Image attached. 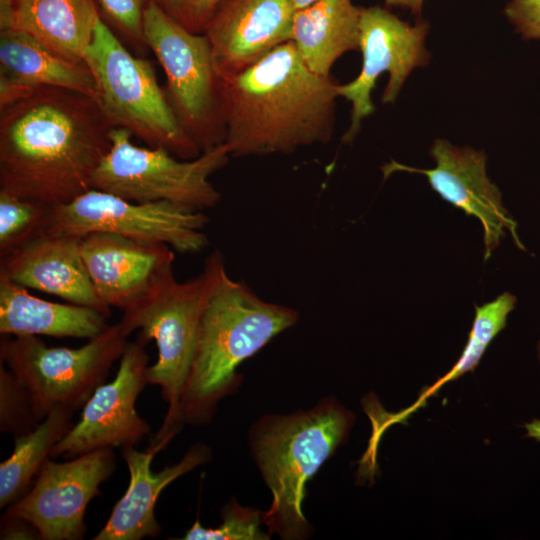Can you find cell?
Listing matches in <instances>:
<instances>
[{
    "label": "cell",
    "instance_id": "obj_1",
    "mask_svg": "<svg viewBox=\"0 0 540 540\" xmlns=\"http://www.w3.org/2000/svg\"><path fill=\"white\" fill-rule=\"evenodd\" d=\"M112 126L84 93L39 87L0 107V191L46 206L91 189Z\"/></svg>",
    "mask_w": 540,
    "mask_h": 540
},
{
    "label": "cell",
    "instance_id": "obj_2",
    "mask_svg": "<svg viewBox=\"0 0 540 540\" xmlns=\"http://www.w3.org/2000/svg\"><path fill=\"white\" fill-rule=\"evenodd\" d=\"M339 84L312 72L292 41L221 80L224 144L230 157L290 154L328 143Z\"/></svg>",
    "mask_w": 540,
    "mask_h": 540
},
{
    "label": "cell",
    "instance_id": "obj_3",
    "mask_svg": "<svg viewBox=\"0 0 540 540\" xmlns=\"http://www.w3.org/2000/svg\"><path fill=\"white\" fill-rule=\"evenodd\" d=\"M298 320L295 309L263 300L224 267L201 316L179 404L180 425L209 424L220 401L241 386L239 366Z\"/></svg>",
    "mask_w": 540,
    "mask_h": 540
},
{
    "label": "cell",
    "instance_id": "obj_4",
    "mask_svg": "<svg viewBox=\"0 0 540 540\" xmlns=\"http://www.w3.org/2000/svg\"><path fill=\"white\" fill-rule=\"evenodd\" d=\"M354 414L334 397L307 410L266 414L250 427L248 444L272 494L262 512L268 533L282 540H305L314 529L303 512L306 485L347 440Z\"/></svg>",
    "mask_w": 540,
    "mask_h": 540
},
{
    "label": "cell",
    "instance_id": "obj_5",
    "mask_svg": "<svg viewBox=\"0 0 540 540\" xmlns=\"http://www.w3.org/2000/svg\"><path fill=\"white\" fill-rule=\"evenodd\" d=\"M225 267L223 255L212 252L203 271L184 282H178L174 270L167 273L142 299L122 311L120 322L131 334L139 330L143 343L156 342L158 357L148 366L147 383L160 387L168 404L162 425L150 445L163 450L180 432L179 404L189 374L201 316Z\"/></svg>",
    "mask_w": 540,
    "mask_h": 540
},
{
    "label": "cell",
    "instance_id": "obj_6",
    "mask_svg": "<svg viewBox=\"0 0 540 540\" xmlns=\"http://www.w3.org/2000/svg\"><path fill=\"white\" fill-rule=\"evenodd\" d=\"M94 99L113 128H123L151 148L189 160L202 151L187 135L160 87L152 64L133 53L101 19L96 20L84 55Z\"/></svg>",
    "mask_w": 540,
    "mask_h": 540
},
{
    "label": "cell",
    "instance_id": "obj_7",
    "mask_svg": "<svg viewBox=\"0 0 540 540\" xmlns=\"http://www.w3.org/2000/svg\"><path fill=\"white\" fill-rule=\"evenodd\" d=\"M131 137L126 129L112 128L111 147L92 176L91 189L132 202L166 201L195 211L211 209L221 200L209 178L229 161L224 143L184 160L164 148L137 146Z\"/></svg>",
    "mask_w": 540,
    "mask_h": 540
},
{
    "label": "cell",
    "instance_id": "obj_8",
    "mask_svg": "<svg viewBox=\"0 0 540 540\" xmlns=\"http://www.w3.org/2000/svg\"><path fill=\"white\" fill-rule=\"evenodd\" d=\"M129 335L120 321L79 348L48 347L34 335H3L0 362L27 387L42 421L57 408L83 407L122 356Z\"/></svg>",
    "mask_w": 540,
    "mask_h": 540
},
{
    "label": "cell",
    "instance_id": "obj_9",
    "mask_svg": "<svg viewBox=\"0 0 540 540\" xmlns=\"http://www.w3.org/2000/svg\"><path fill=\"white\" fill-rule=\"evenodd\" d=\"M144 34L167 77V96L187 135L202 152L224 143L221 79L207 37L190 32L154 0L144 11Z\"/></svg>",
    "mask_w": 540,
    "mask_h": 540
},
{
    "label": "cell",
    "instance_id": "obj_10",
    "mask_svg": "<svg viewBox=\"0 0 540 540\" xmlns=\"http://www.w3.org/2000/svg\"><path fill=\"white\" fill-rule=\"evenodd\" d=\"M208 223L203 211L166 201L132 202L90 189L68 203L49 206L42 231L78 237L108 232L195 254L209 244L204 232Z\"/></svg>",
    "mask_w": 540,
    "mask_h": 540
},
{
    "label": "cell",
    "instance_id": "obj_11",
    "mask_svg": "<svg viewBox=\"0 0 540 540\" xmlns=\"http://www.w3.org/2000/svg\"><path fill=\"white\" fill-rule=\"evenodd\" d=\"M427 32L425 22L412 25L384 8H362L359 40L362 69L354 80L338 86L339 97L352 105L343 143H351L362 121L374 112L371 92L382 73L389 76L382 102L394 103L410 73L429 62L425 47Z\"/></svg>",
    "mask_w": 540,
    "mask_h": 540
},
{
    "label": "cell",
    "instance_id": "obj_12",
    "mask_svg": "<svg viewBox=\"0 0 540 540\" xmlns=\"http://www.w3.org/2000/svg\"><path fill=\"white\" fill-rule=\"evenodd\" d=\"M115 467L111 448L84 453L64 463L47 458L33 487L9 505L5 514L30 522L42 540L83 539L86 508L101 495L99 487Z\"/></svg>",
    "mask_w": 540,
    "mask_h": 540
},
{
    "label": "cell",
    "instance_id": "obj_13",
    "mask_svg": "<svg viewBox=\"0 0 540 540\" xmlns=\"http://www.w3.org/2000/svg\"><path fill=\"white\" fill-rule=\"evenodd\" d=\"M145 343L128 342L116 377L100 385L83 406L80 420L51 450L50 456L74 458L98 449L136 446L151 432L137 413L138 396L148 384Z\"/></svg>",
    "mask_w": 540,
    "mask_h": 540
},
{
    "label": "cell",
    "instance_id": "obj_14",
    "mask_svg": "<svg viewBox=\"0 0 540 540\" xmlns=\"http://www.w3.org/2000/svg\"><path fill=\"white\" fill-rule=\"evenodd\" d=\"M430 154L435 167L419 169L391 161L382 170L385 177L396 171L425 175L432 189L443 200L476 217L483 226L484 260L499 246L509 231L518 248L526 250L517 234V223L503 205L502 195L487 175L486 155L482 150L457 147L444 139H437Z\"/></svg>",
    "mask_w": 540,
    "mask_h": 540
},
{
    "label": "cell",
    "instance_id": "obj_15",
    "mask_svg": "<svg viewBox=\"0 0 540 540\" xmlns=\"http://www.w3.org/2000/svg\"><path fill=\"white\" fill-rule=\"evenodd\" d=\"M291 0H222L206 25L221 80L231 78L292 40Z\"/></svg>",
    "mask_w": 540,
    "mask_h": 540
},
{
    "label": "cell",
    "instance_id": "obj_16",
    "mask_svg": "<svg viewBox=\"0 0 540 540\" xmlns=\"http://www.w3.org/2000/svg\"><path fill=\"white\" fill-rule=\"evenodd\" d=\"M80 249L94 290L110 309L126 310L174 270L175 254L164 244L92 232L81 237Z\"/></svg>",
    "mask_w": 540,
    "mask_h": 540
},
{
    "label": "cell",
    "instance_id": "obj_17",
    "mask_svg": "<svg viewBox=\"0 0 540 540\" xmlns=\"http://www.w3.org/2000/svg\"><path fill=\"white\" fill-rule=\"evenodd\" d=\"M80 244L81 237L41 231L0 254V278L96 309L109 317L111 309L94 290Z\"/></svg>",
    "mask_w": 540,
    "mask_h": 540
},
{
    "label": "cell",
    "instance_id": "obj_18",
    "mask_svg": "<svg viewBox=\"0 0 540 540\" xmlns=\"http://www.w3.org/2000/svg\"><path fill=\"white\" fill-rule=\"evenodd\" d=\"M160 451L152 445L144 451H138L134 446L122 448L121 454L130 474L129 485L114 506L106 524L93 540H141L157 537L161 527L155 517V506L162 490L212 458L211 449L201 442H196L179 462L153 474L151 463Z\"/></svg>",
    "mask_w": 540,
    "mask_h": 540
},
{
    "label": "cell",
    "instance_id": "obj_19",
    "mask_svg": "<svg viewBox=\"0 0 540 540\" xmlns=\"http://www.w3.org/2000/svg\"><path fill=\"white\" fill-rule=\"evenodd\" d=\"M75 90L94 98L93 75L85 62L66 61L29 34L0 32V107L39 87Z\"/></svg>",
    "mask_w": 540,
    "mask_h": 540
},
{
    "label": "cell",
    "instance_id": "obj_20",
    "mask_svg": "<svg viewBox=\"0 0 540 540\" xmlns=\"http://www.w3.org/2000/svg\"><path fill=\"white\" fill-rule=\"evenodd\" d=\"M107 318L90 307L38 298L27 288L0 278L1 335L91 339L107 328Z\"/></svg>",
    "mask_w": 540,
    "mask_h": 540
},
{
    "label": "cell",
    "instance_id": "obj_21",
    "mask_svg": "<svg viewBox=\"0 0 540 540\" xmlns=\"http://www.w3.org/2000/svg\"><path fill=\"white\" fill-rule=\"evenodd\" d=\"M361 10L352 0H317L295 12L291 41L312 72L330 76L338 58L359 49Z\"/></svg>",
    "mask_w": 540,
    "mask_h": 540
},
{
    "label": "cell",
    "instance_id": "obj_22",
    "mask_svg": "<svg viewBox=\"0 0 540 540\" xmlns=\"http://www.w3.org/2000/svg\"><path fill=\"white\" fill-rule=\"evenodd\" d=\"M98 17L94 0H14L12 29L66 61L83 63Z\"/></svg>",
    "mask_w": 540,
    "mask_h": 540
},
{
    "label": "cell",
    "instance_id": "obj_23",
    "mask_svg": "<svg viewBox=\"0 0 540 540\" xmlns=\"http://www.w3.org/2000/svg\"><path fill=\"white\" fill-rule=\"evenodd\" d=\"M73 413L57 408L32 432L14 437L12 454L0 464V508L13 504L27 493L53 447L73 427Z\"/></svg>",
    "mask_w": 540,
    "mask_h": 540
},
{
    "label": "cell",
    "instance_id": "obj_24",
    "mask_svg": "<svg viewBox=\"0 0 540 540\" xmlns=\"http://www.w3.org/2000/svg\"><path fill=\"white\" fill-rule=\"evenodd\" d=\"M515 304L516 297L509 292H504L489 303L482 306L475 305V318L468 341L457 362L451 370L434 384L427 387L412 406L398 414H393L390 417L391 423L404 422L407 417L421 408L426 400L447 382L456 380L465 373L473 371L479 364L489 344L505 328L507 317L514 309Z\"/></svg>",
    "mask_w": 540,
    "mask_h": 540
},
{
    "label": "cell",
    "instance_id": "obj_25",
    "mask_svg": "<svg viewBox=\"0 0 540 540\" xmlns=\"http://www.w3.org/2000/svg\"><path fill=\"white\" fill-rule=\"evenodd\" d=\"M48 207L0 191V254L41 232Z\"/></svg>",
    "mask_w": 540,
    "mask_h": 540
},
{
    "label": "cell",
    "instance_id": "obj_26",
    "mask_svg": "<svg viewBox=\"0 0 540 540\" xmlns=\"http://www.w3.org/2000/svg\"><path fill=\"white\" fill-rule=\"evenodd\" d=\"M222 523L206 528L196 520L184 540H268L271 535L261 529L262 512L242 506L234 497L221 510Z\"/></svg>",
    "mask_w": 540,
    "mask_h": 540
},
{
    "label": "cell",
    "instance_id": "obj_27",
    "mask_svg": "<svg viewBox=\"0 0 540 540\" xmlns=\"http://www.w3.org/2000/svg\"><path fill=\"white\" fill-rule=\"evenodd\" d=\"M27 387L0 362V431L14 437L32 432L40 423Z\"/></svg>",
    "mask_w": 540,
    "mask_h": 540
},
{
    "label": "cell",
    "instance_id": "obj_28",
    "mask_svg": "<svg viewBox=\"0 0 540 540\" xmlns=\"http://www.w3.org/2000/svg\"><path fill=\"white\" fill-rule=\"evenodd\" d=\"M104 15V22L135 55L150 51L144 34V11L150 0H95Z\"/></svg>",
    "mask_w": 540,
    "mask_h": 540
},
{
    "label": "cell",
    "instance_id": "obj_29",
    "mask_svg": "<svg viewBox=\"0 0 540 540\" xmlns=\"http://www.w3.org/2000/svg\"><path fill=\"white\" fill-rule=\"evenodd\" d=\"M190 32L202 34L222 0H154Z\"/></svg>",
    "mask_w": 540,
    "mask_h": 540
},
{
    "label": "cell",
    "instance_id": "obj_30",
    "mask_svg": "<svg viewBox=\"0 0 540 540\" xmlns=\"http://www.w3.org/2000/svg\"><path fill=\"white\" fill-rule=\"evenodd\" d=\"M504 13L522 38L540 40V0H510Z\"/></svg>",
    "mask_w": 540,
    "mask_h": 540
},
{
    "label": "cell",
    "instance_id": "obj_31",
    "mask_svg": "<svg viewBox=\"0 0 540 540\" xmlns=\"http://www.w3.org/2000/svg\"><path fill=\"white\" fill-rule=\"evenodd\" d=\"M0 539L35 540L41 539L38 530L28 521L4 514L1 518Z\"/></svg>",
    "mask_w": 540,
    "mask_h": 540
},
{
    "label": "cell",
    "instance_id": "obj_32",
    "mask_svg": "<svg viewBox=\"0 0 540 540\" xmlns=\"http://www.w3.org/2000/svg\"><path fill=\"white\" fill-rule=\"evenodd\" d=\"M14 0H0V31L12 29Z\"/></svg>",
    "mask_w": 540,
    "mask_h": 540
},
{
    "label": "cell",
    "instance_id": "obj_33",
    "mask_svg": "<svg viewBox=\"0 0 540 540\" xmlns=\"http://www.w3.org/2000/svg\"><path fill=\"white\" fill-rule=\"evenodd\" d=\"M425 0H385L388 5L408 8L412 13H420Z\"/></svg>",
    "mask_w": 540,
    "mask_h": 540
},
{
    "label": "cell",
    "instance_id": "obj_34",
    "mask_svg": "<svg viewBox=\"0 0 540 540\" xmlns=\"http://www.w3.org/2000/svg\"><path fill=\"white\" fill-rule=\"evenodd\" d=\"M526 436L540 442V420L533 419L531 422L524 425Z\"/></svg>",
    "mask_w": 540,
    "mask_h": 540
},
{
    "label": "cell",
    "instance_id": "obj_35",
    "mask_svg": "<svg viewBox=\"0 0 540 540\" xmlns=\"http://www.w3.org/2000/svg\"><path fill=\"white\" fill-rule=\"evenodd\" d=\"M316 1L317 0H291L292 5H293V7L295 8L296 11L300 10V9H303V8L313 4Z\"/></svg>",
    "mask_w": 540,
    "mask_h": 540
},
{
    "label": "cell",
    "instance_id": "obj_36",
    "mask_svg": "<svg viewBox=\"0 0 540 540\" xmlns=\"http://www.w3.org/2000/svg\"><path fill=\"white\" fill-rule=\"evenodd\" d=\"M537 357H538V361H539V364H540V340L537 344Z\"/></svg>",
    "mask_w": 540,
    "mask_h": 540
}]
</instances>
